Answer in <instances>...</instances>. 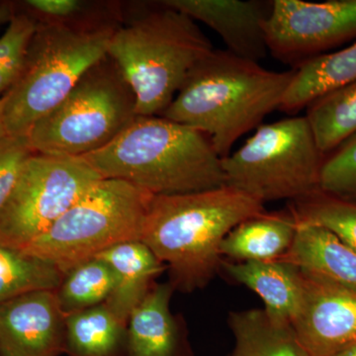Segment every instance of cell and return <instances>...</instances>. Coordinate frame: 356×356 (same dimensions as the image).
<instances>
[{
	"mask_svg": "<svg viewBox=\"0 0 356 356\" xmlns=\"http://www.w3.org/2000/svg\"><path fill=\"white\" fill-rule=\"evenodd\" d=\"M264 211L261 200L228 184L154 195L140 241L170 271L173 288L192 292L205 287L221 268V245L229 232Z\"/></svg>",
	"mask_w": 356,
	"mask_h": 356,
	"instance_id": "obj_1",
	"label": "cell"
},
{
	"mask_svg": "<svg viewBox=\"0 0 356 356\" xmlns=\"http://www.w3.org/2000/svg\"><path fill=\"white\" fill-rule=\"evenodd\" d=\"M293 76V69L273 72L214 49L187 74L161 116L206 134L224 159L236 140L280 108Z\"/></svg>",
	"mask_w": 356,
	"mask_h": 356,
	"instance_id": "obj_2",
	"label": "cell"
},
{
	"mask_svg": "<svg viewBox=\"0 0 356 356\" xmlns=\"http://www.w3.org/2000/svg\"><path fill=\"white\" fill-rule=\"evenodd\" d=\"M127 6L107 55L133 89L138 116H161L214 48L195 21L163 1Z\"/></svg>",
	"mask_w": 356,
	"mask_h": 356,
	"instance_id": "obj_3",
	"label": "cell"
},
{
	"mask_svg": "<svg viewBox=\"0 0 356 356\" xmlns=\"http://www.w3.org/2000/svg\"><path fill=\"white\" fill-rule=\"evenodd\" d=\"M83 159L103 178L125 180L154 195L226 184L222 158L206 134L163 116H137L106 147Z\"/></svg>",
	"mask_w": 356,
	"mask_h": 356,
	"instance_id": "obj_4",
	"label": "cell"
},
{
	"mask_svg": "<svg viewBox=\"0 0 356 356\" xmlns=\"http://www.w3.org/2000/svg\"><path fill=\"white\" fill-rule=\"evenodd\" d=\"M115 31L38 24L19 76L0 98L7 135L27 136L53 111L83 74L106 57Z\"/></svg>",
	"mask_w": 356,
	"mask_h": 356,
	"instance_id": "obj_5",
	"label": "cell"
},
{
	"mask_svg": "<svg viewBox=\"0 0 356 356\" xmlns=\"http://www.w3.org/2000/svg\"><path fill=\"white\" fill-rule=\"evenodd\" d=\"M137 116L133 89L107 55L34 124L27 139L34 153L83 158L113 142Z\"/></svg>",
	"mask_w": 356,
	"mask_h": 356,
	"instance_id": "obj_6",
	"label": "cell"
},
{
	"mask_svg": "<svg viewBox=\"0 0 356 356\" xmlns=\"http://www.w3.org/2000/svg\"><path fill=\"white\" fill-rule=\"evenodd\" d=\"M153 196L125 180L102 177L23 250L64 274L115 245L140 241Z\"/></svg>",
	"mask_w": 356,
	"mask_h": 356,
	"instance_id": "obj_7",
	"label": "cell"
},
{
	"mask_svg": "<svg viewBox=\"0 0 356 356\" xmlns=\"http://www.w3.org/2000/svg\"><path fill=\"white\" fill-rule=\"evenodd\" d=\"M325 156L306 116L261 124L235 153L222 159L226 184L261 202L297 200L318 189Z\"/></svg>",
	"mask_w": 356,
	"mask_h": 356,
	"instance_id": "obj_8",
	"label": "cell"
},
{
	"mask_svg": "<svg viewBox=\"0 0 356 356\" xmlns=\"http://www.w3.org/2000/svg\"><path fill=\"white\" fill-rule=\"evenodd\" d=\"M102 178L83 158L33 154L0 213V243L27 247Z\"/></svg>",
	"mask_w": 356,
	"mask_h": 356,
	"instance_id": "obj_9",
	"label": "cell"
},
{
	"mask_svg": "<svg viewBox=\"0 0 356 356\" xmlns=\"http://www.w3.org/2000/svg\"><path fill=\"white\" fill-rule=\"evenodd\" d=\"M356 38V0H274L266 23L267 50L297 69Z\"/></svg>",
	"mask_w": 356,
	"mask_h": 356,
	"instance_id": "obj_10",
	"label": "cell"
},
{
	"mask_svg": "<svg viewBox=\"0 0 356 356\" xmlns=\"http://www.w3.org/2000/svg\"><path fill=\"white\" fill-rule=\"evenodd\" d=\"M303 303L292 327L311 356L356 343V294L303 273Z\"/></svg>",
	"mask_w": 356,
	"mask_h": 356,
	"instance_id": "obj_11",
	"label": "cell"
},
{
	"mask_svg": "<svg viewBox=\"0 0 356 356\" xmlns=\"http://www.w3.org/2000/svg\"><path fill=\"white\" fill-rule=\"evenodd\" d=\"M65 318L55 291H35L0 303V356H60Z\"/></svg>",
	"mask_w": 356,
	"mask_h": 356,
	"instance_id": "obj_12",
	"label": "cell"
},
{
	"mask_svg": "<svg viewBox=\"0 0 356 356\" xmlns=\"http://www.w3.org/2000/svg\"><path fill=\"white\" fill-rule=\"evenodd\" d=\"M200 21L221 37L229 53L259 63L266 57V23L273 1L257 0H163Z\"/></svg>",
	"mask_w": 356,
	"mask_h": 356,
	"instance_id": "obj_13",
	"label": "cell"
},
{
	"mask_svg": "<svg viewBox=\"0 0 356 356\" xmlns=\"http://www.w3.org/2000/svg\"><path fill=\"white\" fill-rule=\"evenodd\" d=\"M172 283L156 284L128 318L126 356H191L181 323L170 311Z\"/></svg>",
	"mask_w": 356,
	"mask_h": 356,
	"instance_id": "obj_14",
	"label": "cell"
},
{
	"mask_svg": "<svg viewBox=\"0 0 356 356\" xmlns=\"http://www.w3.org/2000/svg\"><path fill=\"white\" fill-rule=\"evenodd\" d=\"M278 261L356 294V250L329 229L297 224L291 247Z\"/></svg>",
	"mask_w": 356,
	"mask_h": 356,
	"instance_id": "obj_15",
	"label": "cell"
},
{
	"mask_svg": "<svg viewBox=\"0 0 356 356\" xmlns=\"http://www.w3.org/2000/svg\"><path fill=\"white\" fill-rule=\"evenodd\" d=\"M221 267L259 295L267 313L292 325L303 303V276L298 267L280 261H222Z\"/></svg>",
	"mask_w": 356,
	"mask_h": 356,
	"instance_id": "obj_16",
	"label": "cell"
},
{
	"mask_svg": "<svg viewBox=\"0 0 356 356\" xmlns=\"http://www.w3.org/2000/svg\"><path fill=\"white\" fill-rule=\"evenodd\" d=\"M113 269L116 284L105 303L128 323L134 309L149 294L156 280L168 270L142 241L120 243L98 255Z\"/></svg>",
	"mask_w": 356,
	"mask_h": 356,
	"instance_id": "obj_17",
	"label": "cell"
},
{
	"mask_svg": "<svg viewBox=\"0 0 356 356\" xmlns=\"http://www.w3.org/2000/svg\"><path fill=\"white\" fill-rule=\"evenodd\" d=\"M297 222L289 210L250 218L222 241V257L236 262L278 261L291 247Z\"/></svg>",
	"mask_w": 356,
	"mask_h": 356,
	"instance_id": "obj_18",
	"label": "cell"
},
{
	"mask_svg": "<svg viewBox=\"0 0 356 356\" xmlns=\"http://www.w3.org/2000/svg\"><path fill=\"white\" fill-rule=\"evenodd\" d=\"M356 81V43L311 58L294 70L280 110L296 114L318 98Z\"/></svg>",
	"mask_w": 356,
	"mask_h": 356,
	"instance_id": "obj_19",
	"label": "cell"
},
{
	"mask_svg": "<svg viewBox=\"0 0 356 356\" xmlns=\"http://www.w3.org/2000/svg\"><path fill=\"white\" fill-rule=\"evenodd\" d=\"M228 322L235 339L232 356H311L292 325L264 309L231 312Z\"/></svg>",
	"mask_w": 356,
	"mask_h": 356,
	"instance_id": "obj_20",
	"label": "cell"
},
{
	"mask_svg": "<svg viewBox=\"0 0 356 356\" xmlns=\"http://www.w3.org/2000/svg\"><path fill=\"white\" fill-rule=\"evenodd\" d=\"M127 324L106 303L65 318L67 356H126Z\"/></svg>",
	"mask_w": 356,
	"mask_h": 356,
	"instance_id": "obj_21",
	"label": "cell"
},
{
	"mask_svg": "<svg viewBox=\"0 0 356 356\" xmlns=\"http://www.w3.org/2000/svg\"><path fill=\"white\" fill-rule=\"evenodd\" d=\"M24 13L37 24L65 26L84 31L117 29L124 16L118 1L86 0H27Z\"/></svg>",
	"mask_w": 356,
	"mask_h": 356,
	"instance_id": "obj_22",
	"label": "cell"
},
{
	"mask_svg": "<svg viewBox=\"0 0 356 356\" xmlns=\"http://www.w3.org/2000/svg\"><path fill=\"white\" fill-rule=\"evenodd\" d=\"M62 271L20 248L0 243V303L35 291H56Z\"/></svg>",
	"mask_w": 356,
	"mask_h": 356,
	"instance_id": "obj_23",
	"label": "cell"
},
{
	"mask_svg": "<svg viewBox=\"0 0 356 356\" xmlns=\"http://www.w3.org/2000/svg\"><path fill=\"white\" fill-rule=\"evenodd\" d=\"M324 156L356 132V81L318 98L305 115Z\"/></svg>",
	"mask_w": 356,
	"mask_h": 356,
	"instance_id": "obj_24",
	"label": "cell"
},
{
	"mask_svg": "<svg viewBox=\"0 0 356 356\" xmlns=\"http://www.w3.org/2000/svg\"><path fill=\"white\" fill-rule=\"evenodd\" d=\"M116 277L107 262L95 259L72 267L56 290L65 315L105 303L113 292Z\"/></svg>",
	"mask_w": 356,
	"mask_h": 356,
	"instance_id": "obj_25",
	"label": "cell"
},
{
	"mask_svg": "<svg viewBox=\"0 0 356 356\" xmlns=\"http://www.w3.org/2000/svg\"><path fill=\"white\" fill-rule=\"evenodd\" d=\"M288 210L297 224L315 225L329 229L356 250V202L318 191L291 201Z\"/></svg>",
	"mask_w": 356,
	"mask_h": 356,
	"instance_id": "obj_26",
	"label": "cell"
},
{
	"mask_svg": "<svg viewBox=\"0 0 356 356\" xmlns=\"http://www.w3.org/2000/svg\"><path fill=\"white\" fill-rule=\"evenodd\" d=\"M37 26L28 14L15 13L0 37V98L19 76Z\"/></svg>",
	"mask_w": 356,
	"mask_h": 356,
	"instance_id": "obj_27",
	"label": "cell"
},
{
	"mask_svg": "<svg viewBox=\"0 0 356 356\" xmlns=\"http://www.w3.org/2000/svg\"><path fill=\"white\" fill-rule=\"evenodd\" d=\"M318 189L327 195L356 202V132L325 156Z\"/></svg>",
	"mask_w": 356,
	"mask_h": 356,
	"instance_id": "obj_28",
	"label": "cell"
},
{
	"mask_svg": "<svg viewBox=\"0 0 356 356\" xmlns=\"http://www.w3.org/2000/svg\"><path fill=\"white\" fill-rule=\"evenodd\" d=\"M34 154L27 136H9L0 140V213L13 193L21 170Z\"/></svg>",
	"mask_w": 356,
	"mask_h": 356,
	"instance_id": "obj_29",
	"label": "cell"
},
{
	"mask_svg": "<svg viewBox=\"0 0 356 356\" xmlns=\"http://www.w3.org/2000/svg\"><path fill=\"white\" fill-rule=\"evenodd\" d=\"M15 14L13 6L6 2H0V25L7 23L8 24Z\"/></svg>",
	"mask_w": 356,
	"mask_h": 356,
	"instance_id": "obj_30",
	"label": "cell"
},
{
	"mask_svg": "<svg viewBox=\"0 0 356 356\" xmlns=\"http://www.w3.org/2000/svg\"><path fill=\"white\" fill-rule=\"evenodd\" d=\"M331 356H356V343L351 344L348 348L339 350V353H334Z\"/></svg>",
	"mask_w": 356,
	"mask_h": 356,
	"instance_id": "obj_31",
	"label": "cell"
},
{
	"mask_svg": "<svg viewBox=\"0 0 356 356\" xmlns=\"http://www.w3.org/2000/svg\"><path fill=\"white\" fill-rule=\"evenodd\" d=\"M6 136V126H4L3 116H2L1 100H0V140L3 139Z\"/></svg>",
	"mask_w": 356,
	"mask_h": 356,
	"instance_id": "obj_32",
	"label": "cell"
}]
</instances>
